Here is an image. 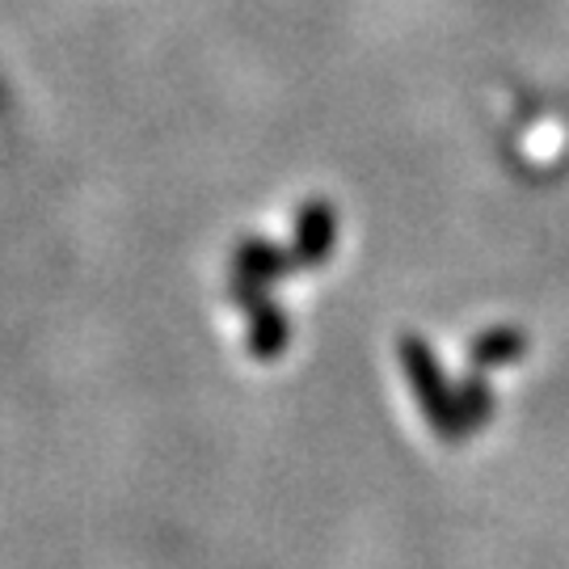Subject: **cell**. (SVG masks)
I'll return each instance as SVG.
<instances>
[{"instance_id":"7a4b0ae2","label":"cell","mask_w":569,"mask_h":569,"mask_svg":"<svg viewBox=\"0 0 569 569\" xmlns=\"http://www.w3.org/2000/svg\"><path fill=\"white\" fill-rule=\"evenodd\" d=\"M338 241V211L326 199H308L296 211V237H291V262L300 270H317L321 262H329Z\"/></svg>"},{"instance_id":"277c9868","label":"cell","mask_w":569,"mask_h":569,"mask_svg":"<svg viewBox=\"0 0 569 569\" xmlns=\"http://www.w3.org/2000/svg\"><path fill=\"white\" fill-rule=\"evenodd\" d=\"M291 249H279V244L270 241H258V237H249V241L237 249V258H232V274H241V279H253V283H279L287 270H291Z\"/></svg>"},{"instance_id":"8992f818","label":"cell","mask_w":569,"mask_h":569,"mask_svg":"<svg viewBox=\"0 0 569 569\" xmlns=\"http://www.w3.org/2000/svg\"><path fill=\"white\" fill-rule=\"evenodd\" d=\"M456 418H460V435H477V430L489 427V418H493V388H489L481 371H472V376H465L456 385Z\"/></svg>"},{"instance_id":"3957f363","label":"cell","mask_w":569,"mask_h":569,"mask_svg":"<svg viewBox=\"0 0 569 569\" xmlns=\"http://www.w3.org/2000/svg\"><path fill=\"white\" fill-rule=\"evenodd\" d=\"M287 338H291V326H287L283 308L266 296L262 305L249 308V355L258 363H274L287 350Z\"/></svg>"},{"instance_id":"6da1fadb","label":"cell","mask_w":569,"mask_h":569,"mask_svg":"<svg viewBox=\"0 0 569 569\" xmlns=\"http://www.w3.org/2000/svg\"><path fill=\"white\" fill-rule=\"evenodd\" d=\"M397 355H401L406 380L413 388V397H418V406H422V418L430 422V430L443 435V439H465L460 418H456V385L448 380L443 363L435 359V350L418 333H406L397 342Z\"/></svg>"},{"instance_id":"5b68a950","label":"cell","mask_w":569,"mask_h":569,"mask_svg":"<svg viewBox=\"0 0 569 569\" xmlns=\"http://www.w3.org/2000/svg\"><path fill=\"white\" fill-rule=\"evenodd\" d=\"M528 355V333L515 326H498V329H486L477 342L468 346V359L477 371H489V367H510L519 363Z\"/></svg>"}]
</instances>
